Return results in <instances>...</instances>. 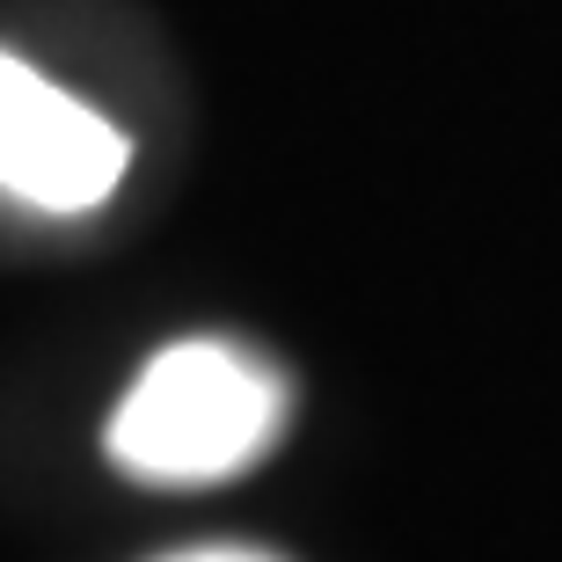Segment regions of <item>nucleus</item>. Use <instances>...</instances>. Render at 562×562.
Segmentation results:
<instances>
[{
	"instance_id": "nucleus-2",
	"label": "nucleus",
	"mask_w": 562,
	"mask_h": 562,
	"mask_svg": "<svg viewBox=\"0 0 562 562\" xmlns=\"http://www.w3.org/2000/svg\"><path fill=\"white\" fill-rule=\"evenodd\" d=\"M125 161L132 146L110 117L74 103L22 59H0V183L15 205L52 212V220L95 212L117 190Z\"/></svg>"
},
{
	"instance_id": "nucleus-3",
	"label": "nucleus",
	"mask_w": 562,
	"mask_h": 562,
	"mask_svg": "<svg viewBox=\"0 0 562 562\" xmlns=\"http://www.w3.org/2000/svg\"><path fill=\"white\" fill-rule=\"evenodd\" d=\"M161 562H278L263 548H183V555H161Z\"/></svg>"
},
{
	"instance_id": "nucleus-1",
	"label": "nucleus",
	"mask_w": 562,
	"mask_h": 562,
	"mask_svg": "<svg viewBox=\"0 0 562 562\" xmlns=\"http://www.w3.org/2000/svg\"><path fill=\"white\" fill-rule=\"evenodd\" d=\"M285 424V380L227 336H183L139 366L125 402L110 409L103 453L132 482L205 490L271 453Z\"/></svg>"
}]
</instances>
